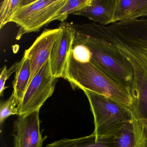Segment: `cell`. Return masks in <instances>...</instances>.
Wrapping results in <instances>:
<instances>
[{
	"label": "cell",
	"mask_w": 147,
	"mask_h": 147,
	"mask_svg": "<svg viewBox=\"0 0 147 147\" xmlns=\"http://www.w3.org/2000/svg\"><path fill=\"white\" fill-rule=\"evenodd\" d=\"M59 27L61 32L53 45L49 59L51 74L57 79L63 78L68 58L73 49L75 34L71 24L62 23Z\"/></svg>",
	"instance_id": "52a82bcc"
},
{
	"label": "cell",
	"mask_w": 147,
	"mask_h": 147,
	"mask_svg": "<svg viewBox=\"0 0 147 147\" xmlns=\"http://www.w3.org/2000/svg\"><path fill=\"white\" fill-rule=\"evenodd\" d=\"M17 99L13 94L7 100L1 102L0 105V126L7 118L12 115L18 114Z\"/></svg>",
	"instance_id": "e0dca14e"
},
{
	"label": "cell",
	"mask_w": 147,
	"mask_h": 147,
	"mask_svg": "<svg viewBox=\"0 0 147 147\" xmlns=\"http://www.w3.org/2000/svg\"><path fill=\"white\" fill-rule=\"evenodd\" d=\"M82 91L93 115L96 136H115L132 118L131 109L126 106L94 92Z\"/></svg>",
	"instance_id": "3957f363"
},
{
	"label": "cell",
	"mask_w": 147,
	"mask_h": 147,
	"mask_svg": "<svg viewBox=\"0 0 147 147\" xmlns=\"http://www.w3.org/2000/svg\"><path fill=\"white\" fill-rule=\"evenodd\" d=\"M92 0H67L66 4L55 15L52 21H65L69 14H73L89 5Z\"/></svg>",
	"instance_id": "9a60e30c"
},
{
	"label": "cell",
	"mask_w": 147,
	"mask_h": 147,
	"mask_svg": "<svg viewBox=\"0 0 147 147\" xmlns=\"http://www.w3.org/2000/svg\"><path fill=\"white\" fill-rule=\"evenodd\" d=\"M114 136H89L74 139L64 138L48 144L45 147H114Z\"/></svg>",
	"instance_id": "7c38bea8"
},
{
	"label": "cell",
	"mask_w": 147,
	"mask_h": 147,
	"mask_svg": "<svg viewBox=\"0 0 147 147\" xmlns=\"http://www.w3.org/2000/svg\"><path fill=\"white\" fill-rule=\"evenodd\" d=\"M72 53L74 57L77 61L83 62H90L91 53L86 46L83 45H76L73 46Z\"/></svg>",
	"instance_id": "ac0fdd59"
},
{
	"label": "cell",
	"mask_w": 147,
	"mask_h": 147,
	"mask_svg": "<svg viewBox=\"0 0 147 147\" xmlns=\"http://www.w3.org/2000/svg\"><path fill=\"white\" fill-rule=\"evenodd\" d=\"M15 73V79L13 83V90L12 93L17 99L18 106L29 86L31 75L30 62L29 59L23 57L22 60L18 62Z\"/></svg>",
	"instance_id": "4fadbf2b"
},
{
	"label": "cell",
	"mask_w": 147,
	"mask_h": 147,
	"mask_svg": "<svg viewBox=\"0 0 147 147\" xmlns=\"http://www.w3.org/2000/svg\"><path fill=\"white\" fill-rule=\"evenodd\" d=\"M147 16V0H117L113 23Z\"/></svg>",
	"instance_id": "8fae6325"
},
{
	"label": "cell",
	"mask_w": 147,
	"mask_h": 147,
	"mask_svg": "<svg viewBox=\"0 0 147 147\" xmlns=\"http://www.w3.org/2000/svg\"><path fill=\"white\" fill-rule=\"evenodd\" d=\"M75 31L73 46L83 45L91 53L90 62L120 85L134 89L133 71L129 63L106 36L100 25L71 23Z\"/></svg>",
	"instance_id": "6da1fadb"
},
{
	"label": "cell",
	"mask_w": 147,
	"mask_h": 147,
	"mask_svg": "<svg viewBox=\"0 0 147 147\" xmlns=\"http://www.w3.org/2000/svg\"><path fill=\"white\" fill-rule=\"evenodd\" d=\"M131 110L136 118L147 122V87L137 88L132 94Z\"/></svg>",
	"instance_id": "5bb4252c"
},
{
	"label": "cell",
	"mask_w": 147,
	"mask_h": 147,
	"mask_svg": "<svg viewBox=\"0 0 147 147\" xmlns=\"http://www.w3.org/2000/svg\"><path fill=\"white\" fill-rule=\"evenodd\" d=\"M18 62L14 63L9 69H7L6 66H5L2 69L1 74L0 76V94L3 95L4 91L7 88L5 86L6 81L12 73L15 72Z\"/></svg>",
	"instance_id": "d6986e66"
},
{
	"label": "cell",
	"mask_w": 147,
	"mask_h": 147,
	"mask_svg": "<svg viewBox=\"0 0 147 147\" xmlns=\"http://www.w3.org/2000/svg\"><path fill=\"white\" fill-rule=\"evenodd\" d=\"M57 80L51 74L49 59L28 86L21 103L18 106V116L40 110L46 100L53 94Z\"/></svg>",
	"instance_id": "5b68a950"
},
{
	"label": "cell",
	"mask_w": 147,
	"mask_h": 147,
	"mask_svg": "<svg viewBox=\"0 0 147 147\" xmlns=\"http://www.w3.org/2000/svg\"><path fill=\"white\" fill-rule=\"evenodd\" d=\"M117 0H92L89 5L73 15L86 17L101 25L113 24Z\"/></svg>",
	"instance_id": "30bf717a"
},
{
	"label": "cell",
	"mask_w": 147,
	"mask_h": 147,
	"mask_svg": "<svg viewBox=\"0 0 147 147\" xmlns=\"http://www.w3.org/2000/svg\"><path fill=\"white\" fill-rule=\"evenodd\" d=\"M67 0H23L11 20L20 27L16 39L26 33L36 32L52 22Z\"/></svg>",
	"instance_id": "277c9868"
},
{
	"label": "cell",
	"mask_w": 147,
	"mask_h": 147,
	"mask_svg": "<svg viewBox=\"0 0 147 147\" xmlns=\"http://www.w3.org/2000/svg\"><path fill=\"white\" fill-rule=\"evenodd\" d=\"M23 0H5L0 4V28L1 29L11 19Z\"/></svg>",
	"instance_id": "2e32d148"
},
{
	"label": "cell",
	"mask_w": 147,
	"mask_h": 147,
	"mask_svg": "<svg viewBox=\"0 0 147 147\" xmlns=\"http://www.w3.org/2000/svg\"><path fill=\"white\" fill-rule=\"evenodd\" d=\"M61 32L60 27L46 29L38 37L33 44L25 51L24 56L30 62L31 75L29 85L44 64L49 59L53 45Z\"/></svg>",
	"instance_id": "ba28073f"
},
{
	"label": "cell",
	"mask_w": 147,
	"mask_h": 147,
	"mask_svg": "<svg viewBox=\"0 0 147 147\" xmlns=\"http://www.w3.org/2000/svg\"><path fill=\"white\" fill-rule=\"evenodd\" d=\"M39 110L18 116L14 121L13 136L14 147H42L47 136L40 130Z\"/></svg>",
	"instance_id": "8992f818"
},
{
	"label": "cell",
	"mask_w": 147,
	"mask_h": 147,
	"mask_svg": "<svg viewBox=\"0 0 147 147\" xmlns=\"http://www.w3.org/2000/svg\"><path fill=\"white\" fill-rule=\"evenodd\" d=\"M72 51L63 78L70 83L72 88L94 92L131 109L134 99L130 89L118 83L90 62L77 61Z\"/></svg>",
	"instance_id": "7a4b0ae2"
},
{
	"label": "cell",
	"mask_w": 147,
	"mask_h": 147,
	"mask_svg": "<svg viewBox=\"0 0 147 147\" xmlns=\"http://www.w3.org/2000/svg\"><path fill=\"white\" fill-rule=\"evenodd\" d=\"M114 147H147V122L132 113L131 119L114 136Z\"/></svg>",
	"instance_id": "9c48e42d"
}]
</instances>
